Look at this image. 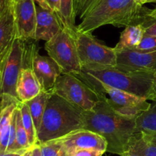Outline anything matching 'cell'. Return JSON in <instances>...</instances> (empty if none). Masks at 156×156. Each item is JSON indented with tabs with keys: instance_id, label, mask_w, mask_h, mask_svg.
Wrapping results in <instances>:
<instances>
[{
	"instance_id": "1",
	"label": "cell",
	"mask_w": 156,
	"mask_h": 156,
	"mask_svg": "<svg viewBox=\"0 0 156 156\" xmlns=\"http://www.w3.org/2000/svg\"><path fill=\"white\" fill-rule=\"evenodd\" d=\"M83 129L101 136L107 144L106 151L121 155L130 148L138 133L136 118L119 114L103 96L90 111L83 112Z\"/></svg>"
},
{
	"instance_id": "2",
	"label": "cell",
	"mask_w": 156,
	"mask_h": 156,
	"mask_svg": "<svg viewBox=\"0 0 156 156\" xmlns=\"http://www.w3.org/2000/svg\"><path fill=\"white\" fill-rule=\"evenodd\" d=\"M150 10L135 0H100L76 27L77 33H92L104 25L126 27L145 24L146 27L154 19L148 16Z\"/></svg>"
},
{
	"instance_id": "3",
	"label": "cell",
	"mask_w": 156,
	"mask_h": 156,
	"mask_svg": "<svg viewBox=\"0 0 156 156\" xmlns=\"http://www.w3.org/2000/svg\"><path fill=\"white\" fill-rule=\"evenodd\" d=\"M83 112L52 92L37 132L36 145L59 139L75 130L83 129Z\"/></svg>"
},
{
	"instance_id": "4",
	"label": "cell",
	"mask_w": 156,
	"mask_h": 156,
	"mask_svg": "<svg viewBox=\"0 0 156 156\" xmlns=\"http://www.w3.org/2000/svg\"><path fill=\"white\" fill-rule=\"evenodd\" d=\"M76 76L97 93L99 86L104 84L151 100L154 73L123 71L114 67L101 70L82 68Z\"/></svg>"
},
{
	"instance_id": "5",
	"label": "cell",
	"mask_w": 156,
	"mask_h": 156,
	"mask_svg": "<svg viewBox=\"0 0 156 156\" xmlns=\"http://www.w3.org/2000/svg\"><path fill=\"white\" fill-rule=\"evenodd\" d=\"M52 92L83 112L92 110L100 99L105 96L97 93L86 82L71 73H61Z\"/></svg>"
},
{
	"instance_id": "6",
	"label": "cell",
	"mask_w": 156,
	"mask_h": 156,
	"mask_svg": "<svg viewBox=\"0 0 156 156\" xmlns=\"http://www.w3.org/2000/svg\"><path fill=\"white\" fill-rule=\"evenodd\" d=\"M75 38L82 68L101 70L116 66L115 49L99 42L92 33L76 32Z\"/></svg>"
},
{
	"instance_id": "7",
	"label": "cell",
	"mask_w": 156,
	"mask_h": 156,
	"mask_svg": "<svg viewBox=\"0 0 156 156\" xmlns=\"http://www.w3.org/2000/svg\"><path fill=\"white\" fill-rule=\"evenodd\" d=\"M75 37L76 34L64 28L45 43L44 48L48 56L56 63L61 73L76 75L81 72Z\"/></svg>"
},
{
	"instance_id": "8",
	"label": "cell",
	"mask_w": 156,
	"mask_h": 156,
	"mask_svg": "<svg viewBox=\"0 0 156 156\" xmlns=\"http://www.w3.org/2000/svg\"><path fill=\"white\" fill-rule=\"evenodd\" d=\"M25 41L24 67H30L38 80L41 90L52 92L54 86L61 72L56 63L49 56L39 55L37 41L27 39Z\"/></svg>"
},
{
	"instance_id": "9",
	"label": "cell",
	"mask_w": 156,
	"mask_h": 156,
	"mask_svg": "<svg viewBox=\"0 0 156 156\" xmlns=\"http://www.w3.org/2000/svg\"><path fill=\"white\" fill-rule=\"evenodd\" d=\"M25 41L16 37L6 51L2 70V94L17 99L16 86L24 67ZM18 100V99H17Z\"/></svg>"
},
{
	"instance_id": "10",
	"label": "cell",
	"mask_w": 156,
	"mask_h": 156,
	"mask_svg": "<svg viewBox=\"0 0 156 156\" xmlns=\"http://www.w3.org/2000/svg\"><path fill=\"white\" fill-rule=\"evenodd\" d=\"M99 93L106 96V101L113 110L125 116L136 119L151 106L145 98L104 84L99 86Z\"/></svg>"
},
{
	"instance_id": "11",
	"label": "cell",
	"mask_w": 156,
	"mask_h": 156,
	"mask_svg": "<svg viewBox=\"0 0 156 156\" xmlns=\"http://www.w3.org/2000/svg\"><path fill=\"white\" fill-rule=\"evenodd\" d=\"M115 67L119 70L133 73H156V51L142 52L135 49H123L115 51Z\"/></svg>"
},
{
	"instance_id": "12",
	"label": "cell",
	"mask_w": 156,
	"mask_h": 156,
	"mask_svg": "<svg viewBox=\"0 0 156 156\" xmlns=\"http://www.w3.org/2000/svg\"><path fill=\"white\" fill-rule=\"evenodd\" d=\"M16 28V37L34 39L36 5L34 0H12Z\"/></svg>"
},
{
	"instance_id": "13",
	"label": "cell",
	"mask_w": 156,
	"mask_h": 156,
	"mask_svg": "<svg viewBox=\"0 0 156 156\" xmlns=\"http://www.w3.org/2000/svg\"><path fill=\"white\" fill-rule=\"evenodd\" d=\"M57 139L67 154L78 149H96L106 152L107 148L106 140L101 136L84 129L75 130Z\"/></svg>"
},
{
	"instance_id": "14",
	"label": "cell",
	"mask_w": 156,
	"mask_h": 156,
	"mask_svg": "<svg viewBox=\"0 0 156 156\" xmlns=\"http://www.w3.org/2000/svg\"><path fill=\"white\" fill-rule=\"evenodd\" d=\"M36 5L34 40L48 41L64 28L59 16L48 9Z\"/></svg>"
},
{
	"instance_id": "15",
	"label": "cell",
	"mask_w": 156,
	"mask_h": 156,
	"mask_svg": "<svg viewBox=\"0 0 156 156\" xmlns=\"http://www.w3.org/2000/svg\"><path fill=\"white\" fill-rule=\"evenodd\" d=\"M41 91L40 83L33 70L30 67H23L16 86L18 100L21 103H26L38 95Z\"/></svg>"
},
{
	"instance_id": "16",
	"label": "cell",
	"mask_w": 156,
	"mask_h": 156,
	"mask_svg": "<svg viewBox=\"0 0 156 156\" xmlns=\"http://www.w3.org/2000/svg\"><path fill=\"white\" fill-rule=\"evenodd\" d=\"M16 37V22L11 2L9 6L0 18V55L12 45Z\"/></svg>"
},
{
	"instance_id": "17",
	"label": "cell",
	"mask_w": 156,
	"mask_h": 156,
	"mask_svg": "<svg viewBox=\"0 0 156 156\" xmlns=\"http://www.w3.org/2000/svg\"><path fill=\"white\" fill-rule=\"evenodd\" d=\"M146 25L145 24H137L126 26L120 34L119 42L115 48V51L123 49H135L142 41L145 35Z\"/></svg>"
},
{
	"instance_id": "18",
	"label": "cell",
	"mask_w": 156,
	"mask_h": 156,
	"mask_svg": "<svg viewBox=\"0 0 156 156\" xmlns=\"http://www.w3.org/2000/svg\"><path fill=\"white\" fill-rule=\"evenodd\" d=\"M52 92H46V91L41 90V93L36 96L34 98L25 103L29 108L30 113L32 117L36 132H37L41 125V119L45 111L48 100Z\"/></svg>"
},
{
	"instance_id": "19",
	"label": "cell",
	"mask_w": 156,
	"mask_h": 156,
	"mask_svg": "<svg viewBox=\"0 0 156 156\" xmlns=\"http://www.w3.org/2000/svg\"><path fill=\"white\" fill-rule=\"evenodd\" d=\"M16 138L13 146L12 147L9 151H21L25 152L28 151L32 146H31L28 141V135L24 128L21 119V114L19 108L16 109ZM34 147V146H33Z\"/></svg>"
},
{
	"instance_id": "20",
	"label": "cell",
	"mask_w": 156,
	"mask_h": 156,
	"mask_svg": "<svg viewBox=\"0 0 156 156\" xmlns=\"http://www.w3.org/2000/svg\"><path fill=\"white\" fill-rule=\"evenodd\" d=\"M154 102L148 110L136 119V129L138 133L142 131L156 132V100Z\"/></svg>"
},
{
	"instance_id": "21",
	"label": "cell",
	"mask_w": 156,
	"mask_h": 156,
	"mask_svg": "<svg viewBox=\"0 0 156 156\" xmlns=\"http://www.w3.org/2000/svg\"><path fill=\"white\" fill-rule=\"evenodd\" d=\"M73 2L74 0H61L59 17L64 28L70 31V32L76 34V17L73 9Z\"/></svg>"
},
{
	"instance_id": "22",
	"label": "cell",
	"mask_w": 156,
	"mask_h": 156,
	"mask_svg": "<svg viewBox=\"0 0 156 156\" xmlns=\"http://www.w3.org/2000/svg\"><path fill=\"white\" fill-rule=\"evenodd\" d=\"M21 114L22 125L28 135V141L31 146H34L37 143V132L34 127L32 117L30 113L29 108L25 103H19L18 105Z\"/></svg>"
},
{
	"instance_id": "23",
	"label": "cell",
	"mask_w": 156,
	"mask_h": 156,
	"mask_svg": "<svg viewBox=\"0 0 156 156\" xmlns=\"http://www.w3.org/2000/svg\"><path fill=\"white\" fill-rule=\"evenodd\" d=\"M130 148L140 156H156V145L145 140L140 133L136 136Z\"/></svg>"
},
{
	"instance_id": "24",
	"label": "cell",
	"mask_w": 156,
	"mask_h": 156,
	"mask_svg": "<svg viewBox=\"0 0 156 156\" xmlns=\"http://www.w3.org/2000/svg\"><path fill=\"white\" fill-rule=\"evenodd\" d=\"M37 145L40 148L41 156H68L62 144L58 139L48 141Z\"/></svg>"
},
{
	"instance_id": "25",
	"label": "cell",
	"mask_w": 156,
	"mask_h": 156,
	"mask_svg": "<svg viewBox=\"0 0 156 156\" xmlns=\"http://www.w3.org/2000/svg\"><path fill=\"white\" fill-rule=\"evenodd\" d=\"M100 0H82L74 9L75 17H79L81 20L83 16L90 11Z\"/></svg>"
},
{
	"instance_id": "26",
	"label": "cell",
	"mask_w": 156,
	"mask_h": 156,
	"mask_svg": "<svg viewBox=\"0 0 156 156\" xmlns=\"http://www.w3.org/2000/svg\"><path fill=\"white\" fill-rule=\"evenodd\" d=\"M135 50L142 52L156 51V36L144 35Z\"/></svg>"
},
{
	"instance_id": "27",
	"label": "cell",
	"mask_w": 156,
	"mask_h": 156,
	"mask_svg": "<svg viewBox=\"0 0 156 156\" xmlns=\"http://www.w3.org/2000/svg\"><path fill=\"white\" fill-rule=\"evenodd\" d=\"M34 2L42 8L50 10L59 16L61 0H34Z\"/></svg>"
},
{
	"instance_id": "28",
	"label": "cell",
	"mask_w": 156,
	"mask_h": 156,
	"mask_svg": "<svg viewBox=\"0 0 156 156\" xmlns=\"http://www.w3.org/2000/svg\"><path fill=\"white\" fill-rule=\"evenodd\" d=\"M104 153L96 149H78L70 152L68 156H103Z\"/></svg>"
},
{
	"instance_id": "29",
	"label": "cell",
	"mask_w": 156,
	"mask_h": 156,
	"mask_svg": "<svg viewBox=\"0 0 156 156\" xmlns=\"http://www.w3.org/2000/svg\"><path fill=\"white\" fill-rule=\"evenodd\" d=\"M16 102H20L19 100L13 97H9V96L6 95H1L0 96V114L3 110L4 108L6 107L9 104L13 103H16Z\"/></svg>"
},
{
	"instance_id": "30",
	"label": "cell",
	"mask_w": 156,
	"mask_h": 156,
	"mask_svg": "<svg viewBox=\"0 0 156 156\" xmlns=\"http://www.w3.org/2000/svg\"><path fill=\"white\" fill-rule=\"evenodd\" d=\"M140 135L145 140L153 145H156V132L149 131H142L140 132Z\"/></svg>"
},
{
	"instance_id": "31",
	"label": "cell",
	"mask_w": 156,
	"mask_h": 156,
	"mask_svg": "<svg viewBox=\"0 0 156 156\" xmlns=\"http://www.w3.org/2000/svg\"><path fill=\"white\" fill-rule=\"evenodd\" d=\"M145 35L156 36V20L152 21L145 28Z\"/></svg>"
},
{
	"instance_id": "32",
	"label": "cell",
	"mask_w": 156,
	"mask_h": 156,
	"mask_svg": "<svg viewBox=\"0 0 156 156\" xmlns=\"http://www.w3.org/2000/svg\"><path fill=\"white\" fill-rule=\"evenodd\" d=\"M12 0H0V18L11 4Z\"/></svg>"
},
{
	"instance_id": "33",
	"label": "cell",
	"mask_w": 156,
	"mask_h": 156,
	"mask_svg": "<svg viewBox=\"0 0 156 156\" xmlns=\"http://www.w3.org/2000/svg\"><path fill=\"white\" fill-rule=\"evenodd\" d=\"M8 49H7V50H8ZM6 51H5L3 54H2V55H0V96L2 95V65H3L4 58H5V55Z\"/></svg>"
},
{
	"instance_id": "34",
	"label": "cell",
	"mask_w": 156,
	"mask_h": 156,
	"mask_svg": "<svg viewBox=\"0 0 156 156\" xmlns=\"http://www.w3.org/2000/svg\"><path fill=\"white\" fill-rule=\"evenodd\" d=\"M25 152H21V151H0V156H22V154Z\"/></svg>"
},
{
	"instance_id": "35",
	"label": "cell",
	"mask_w": 156,
	"mask_h": 156,
	"mask_svg": "<svg viewBox=\"0 0 156 156\" xmlns=\"http://www.w3.org/2000/svg\"><path fill=\"white\" fill-rule=\"evenodd\" d=\"M151 100L155 101L156 100V73L154 74L153 78V84H152V90H151Z\"/></svg>"
},
{
	"instance_id": "36",
	"label": "cell",
	"mask_w": 156,
	"mask_h": 156,
	"mask_svg": "<svg viewBox=\"0 0 156 156\" xmlns=\"http://www.w3.org/2000/svg\"><path fill=\"white\" fill-rule=\"evenodd\" d=\"M120 156H140V155H139L137 152H136L134 150H133L131 148H129L127 151H126L125 152L122 153Z\"/></svg>"
},
{
	"instance_id": "37",
	"label": "cell",
	"mask_w": 156,
	"mask_h": 156,
	"mask_svg": "<svg viewBox=\"0 0 156 156\" xmlns=\"http://www.w3.org/2000/svg\"><path fill=\"white\" fill-rule=\"evenodd\" d=\"M31 156H41V151H40V148H39V146L37 145H35L34 147H33Z\"/></svg>"
},
{
	"instance_id": "38",
	"label": "cell",
	"mask_w": 156,
	"mask_h": 156,
	"mask_svg": "<svg viewBox=\"0 0 156 156\" xmlns=\"http://www.w3.org/2000/svg\"><path fill=\"white\" fill-rule=\"evenodd\" d=\"M148 16H149L150 18H151V19L156 20V7L154 9L150 10L149 12H148Z\"/></svg>"
},
{
	"instance_id": "39",
	"label": "cell",
	"mask_w": 156,
	"mask_h": 156,
	"mask_svg": "<svg viewBox=\"0 0 156 156\" xmlns=\"http://www.w3.org/2000/svg\"><path fill=\"white\" fill-rule=\"evenodd\" d=\"M32 149H33V147H32V148H30V149H28V151H25V152L23 154H22V156H31V153H32Z\"/></svg>"
},
{
	"instance_id": "40",
	"label": "cell",
	"mask_w": 156,
	"mask_h": 156,
	"mask_svg": "<svg viewBox=\"0 0 156 156\" xmlns=\"http://www.w3.org/2000/svg\"><path fill=\"white\" fill-rule=\"evenodd\" d=\"M136 2V3H138L140 5H145V3H147V0H135Z\"/></svg>"
},
{
	"instance_id": "41",
	"label": "cell",
	"mask_w": 156,
	"mask_h": 156,
	"mask_svg": "<svg viewBox=\"0 0 156 156\" xmlns=\"http://www.w3.org/2000/svg\"><path fill=\"white\" fill-rule=\"evenodd\" d=\"M82 0H74V2H73V9H75V7L78 5V4L80 3L81 2Z\"/></svg>"
},
{
	"instance_id": "42",
	"label": "cell",
	"mask_w": 156,
	"mask_h": 156,
	"mask_svg": "<svg viewBox=\"0 0 156 156\" xmlns=\"http://www.w3.org/2000/svg\"><path fill=\"white\" fill-rule=\"evenodd\" d=\"M148 2H156V0H147V3Z\"/></svg>"
}]
</instances>
